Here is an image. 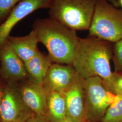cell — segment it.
Listing matches in <instances>:
<instances>
[{"label":"cell","instance_id":"obj_5","mask_svg":"<svg viewBox=\"0 0 122 122\" xmlns=\"http://www.w3.org/2000/svg\"><path fill=\"white\" fill-rule=\"evenodd\" d=\"M85 111L87 122H99L116 96L98 76L84 79Z\"/></svg>","mask_w":122,"mask_h":122},{"label":"cell","instance_id":"obj_18","mask_svg":"<svg viewBox=\"0 0 122 122\" xmlns=\"http://www.w3.org/2000/svg\"><path fill=\"white\" fill-rule=\"evenodd\" d=\"M113 61L114 71L122 73V39L113 43Z\"/></svg>","mask_w":122,"mask_h":122},{"label":"cell","instance_id":"obj_13","mask_svg":"<svg viewBox=\"0 0 122 122\" xmlns=\"http://www.w3.org/2000/svg\"><path fill=\"white\" fill-rule=\"evenodd\" d=\"M53 63L48 54L45 55L39 50L34 57L24 63L29 78L42 85Z\"/></svg>","mask_w":122,"mask_h":122},{"label":"cell","instance_id":"obj_10","mask_svg":"<svg viewBox=\"0 0 122 122\" xmlns=\"http://www.w3.org/2000/svg\"><path fill=\"white\" fill-rule=\"evenodd\" d=\"M62 94L66 103V118L87 122L85 117L84 79L79 75L74 82Z\"/></svg>","mask_w":122,"mask_h":122},{"label":"cell","instance_id":"obj_21","mask_svg":"<svg viewBox=\"0 0 122 122\" xmlns=\"http://www.w3.org/2000/svg\"><path fill=\"white\" fill-rule=\"evenodd\" d=\"M107 0L108 2H109V3H110L111 4L113 5V6H114L117 8H118L119 7L118 2V0Z\"/></svg>","mask_w":122,"mask_h":122},{"label":"cell","instance_id":"obj_14","mask_svg":"<svg viewBox=\"0 0 122 122\" xmlns=\"http://www.w3.org/2000/svg\"><path fill=\"white\" fill-rule=\"evenodd\" d=\"M45 117L51 122H59L66 118L65 98L61 93L52 92L48 94Z\"/></svg>","mask_w":122,"mask_h":122},{"label":"cell","instance_id":"obj_19","mask_svg":"<svg viewBox=\"0 0 122 122\" xmlns=\"http://www.w3.org/2000/svg\"><path fill=\"white\" fill-rule=\"evenodd\" d=\"M26 122H50L45 116L35 114L31 118L29 119Z\"/></svg>","mask_w":122,"mask_h":122},{"label":"cell","instance_id":"obj_4","mask_svg":"<svg viewBox=\"0 0 122 122\" xmlns=\"http://www.w3.org/2000/svg\"><path fill=\"white\" fill-rule=\"evenodd\" d=\"M89 37L114 43L122 39V9L106 0H97Z\"/></svg>","mask_w":122,"mask_h":122},{"label":"cell","instance_id":"obj_6","mask_svg":"<svg viewBox=\"0 0 122 122\" xmlns=\"http://www.w3.org/2000/svg\"><path fill=\"white\" fill-rule=\"evenodd\" d=\"M35 114L23 100L18 82H6L0 105L1 122H26Z\"/></svg>","mask_w":122,"mask_h":122},{"label":"cell","instance_id":"obj_9","mask_svg":"<svg viewBox=\"0 0 122 122\" xmlns=\"http://www.w3.org/2000/svg\"><path fill=\"white\" fill-rule=\"evenodd\" d=\"M78 75L72 65L53 63L42 85L47 94L52 92L62 93L70 87Z\"/></svg>","mask_w":122,"mask_h":122},{"label":"cell","instance_id":"obj_8","mask_svg":"<svg viewBox=\"0 0 122 122\" xmlns=\"http://www.w3.org/2000/svg\"><path fill=\"white\" fill-rule=\"evenodd\" d=\"M53 0H23L12 10L0 25V47L7 40L13 28L23 19L41 9H49Z\"/></svg>","mask_w":122,"mask_h":122},{"label":"cell","instance_id":"obj_15","mask_svg":"<svg viewBox=\"0 0 122 122\" xmlns=\"http://www.w3.org/2000/svg\"><path fill=\"white\" fill-rule=\"evenodd\" d=\"M99 122H122V97L116 96Z\"/></svg>","mask_w":122,"mask_h":122},{"label":"cell","instance_id":"obj_2","mask_svg":"<svg viewBox=\"0 0 122 122\" xmlns=\"http://www.w3.org/2000/svg\"><path fill=\"white\" fill-rule=\"evenodd\" d=\"M113 45V43L95 37L81 38L72 65L83 79L98 76L106 85L113 73L110 61Z\"/></svg>","mask_w":122,"mask_h":122},{"label":"cell","instance_id":"obj_20","mask_svg":"<svg viewBox=\"0 0 122 122\" xmlns=\"http://www.w3.org/2000/svg\"><path fill=\"white\" fill-rule=\"evenodd\" d=\"M6 81H5L0 76V122H1L0 120V105L1 103L2 98L3 96V92L4 90L5 86L6 84Z\"/></svg>","mask_w":122,"mask_h":122},{"label":"cell","instance_id":"obj_17","mask_svg":"<svg viewBox=\"0 0 122 122\" xmlns=\"http://www.w3.org/2000/svg\"><path fill=\"white\" fill-rule=\"evenodd\" d=\"M23 0H0V25L4 22L13 8Z\"/></svg>","mask_w":122,"mask_h":122},{"label":"cell","instance_id":"obj_16","mask_svg":"<svg viewBox=\"0 0 122 122\" xmlns=\"http://www.w3.org/2000/svg\"><path fill=\"white\" fill-rule=\"evenodd\" d=\"M105 86L113 94L122 97V73L113 72L109 82Z\"/></svg>","mask_w":122,"mask_h":122},{"label":"cell","instance_id":"obj_7","mask_svg":"<svg viewBox=\"0 0 122 122\" xmlns=\"http://www.w3.org/2000/svg\"><path fill=\"white\" fill-rule=\"evenodd\" d=\"M0 76L6 82H16L29 77L24 62L7 39L0 47Z\"/></svg>","mask_w":122,"mask_h":122},{"label":"cell","instance_id":"obj_1","mask_svg":"<svg viewBox=\"0 0 122 122\" xmlns=\"http://www.w3.org/2000/svg\"><path fill=\"white\" fill-rule=\"evenodd\" d=\"M33 30L53 63L72 64L81 39L76 31L50 17L36 20Z\"/></svg>","mask_w":122,"mask_h":122},{"label":"cell","instance_id":"obj_22","mask_svg":"<svg viewBox=\"0 0 122 122\" xmlns=\"http://www.w3.org/2000/svg\"><path fill=\"white\" fill-rule=\"evenodd\" d=\"M78 122V121H75L73 119H70L69 118H66L65 119H64V120L61 121L60 122Z\"/></svg>","mask_w":122,"mask_h":122},{"label":"cell","instance_id":"obj_3","mask_svg":"<svg viewBox=\"0 0 122 122\" xmlns=\"http://www.w3.org/2000/svg\"><path fill=\"white\" fill-rule=\"evenodd\" d=\"M97 0H53L49 17L74 30H89Z\"/></svg>","mask_w":122,"mask_h":122},{"label":"cell","instance_id":"obj_23","mask_svg":"<svg viewBox=\"0 0 122 122\" xmlns=\"http://www.w3.org/2000/svg\"><path fill=\"white\" fill-rule=\"evenodd\" d=\"M118 2L119 7H121L122 9V0H118Z\"/></svg>","mask_w":122,"mask_h":122},{"label":"cell","instance_id":"obj_12","mask_svg":"<svg viewBox=\"0 0 122 122\" xmlns=\"http://www.w3.org/2000/svg\"><path fill=\"white\" fill-rule=\"evenodd\" d=\"M7 40L15 52L24 63L33 58L39 51L38 48L39 41L36 32L33 30L24 36L10 35Z\"/></svg>","mask_w":122,"mask_h":122},{"label":"cell","instance_id":"obj_11","mask_svg":"<svg viewBox=\"0 0 122 122\" xmlns=\"http://www.w3.org/2000/svg\"><path fill=\"white\" fill-rule=\"evenodd\" d=\"M18 84L26 105L34 113L45 116L48 94L43 85L29 77L18 82Z\"/></svg>","mask_w":122,"mask_h":122}]
</instances>
